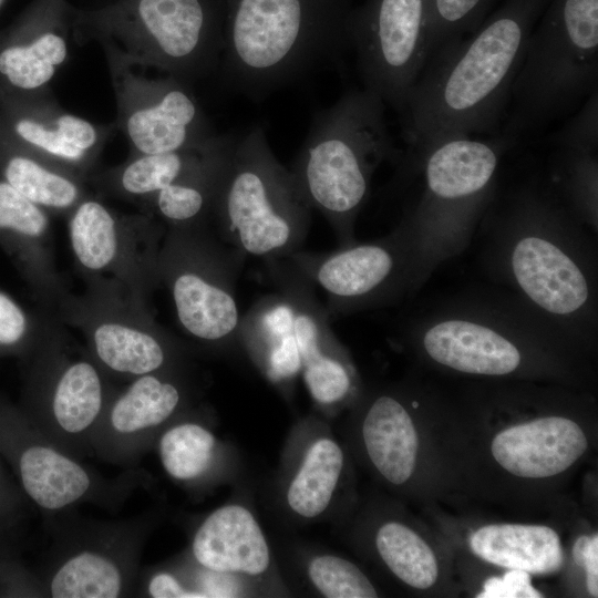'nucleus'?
<instances>
[{
    "label": "nucleus",
    "mask_w": 598,
    "mask_h": 598,
    "mask_svg": "<svg viewBox=\"0 0 598 598\" xmlns=\"http://www.w3.org/2000/svg\"><path fill=\"white\" fill-rule=\"evenodd\" d=\"M470 547L491 564L529 574H551L563 564L557 533L542 525H486L471 535Z\"/></svg>",
    "instance_id": "obj_27"
},
{
    "label": "nucleus",
    "mask_w": 598,
    "mask_h": 598,
    "mask_svg": "<svg viewBox=\"0 0 598 598\" xmlns=\"http://www.w3.org/2000/svg\"><path fill=\"white\" fill-rule=\"evenodd\" d=\"M0 246L49 311L69 291L55 268L50 214L0 176Z\"/></svg>",
    "instance_id": "obj_22"
},
{
    "label": "nucleus",
    "mask_w": 598,
    "mask_h": 598,
    "mask_svg": "<svg viewBox=\"0 0 598 598\" xmlns=\"http://www.w3.org/2000/svg\"><path fill=\"white\" fill-rule=\"evenodd\" d=\"M0 176L50 215H68L87 183L20 142L0 116Z\"/></svg>",
    "instance_id": "obj_26"
},
{
    "label": "nucleus",
    "mask_w": 598,
    "mask_h": 598,
    "mask_svg": "<svg viewBox=\"0 0 598 598\" xmlns=\"http://www.w3.org/2000/svg\"><path fill=\"white\" fill-rule=\"evenodd\" d=\"M353 0H224V84L256 102L350 49Z\"/></svg>",
    "instance_id": "obj_3"
},
{
    "label": "nucleus",
    "mask_w": 598,
    "mask_h": 598,
    "mask_svg": "<svg viewBox=\"0 0 598 598\" xmlns=\"http://www.w3.org/2000/svg\"><path fill=\"white\" fill-rule=\"evenodd\" d=\"M514 144L502 134L455 136L415 152L423 189L398 224L412 255L413 296L440 266L470 247L497 192L502 155Z\"/></svg>",
    "instance_id": "obj_5"
},
{
    "label": "nucleus",
    "mask_w": 598,
    "mask_h": 598,
    "mask_svg": "<svg viewBox=\"0 0 598 598\" xmlns=\"http://www.w3.org/2000/svg\"><path fill=\"white\" fill-rule=\"evenodd\" d=\"M69 239L89 281L115 282L147 298L166 228L148 213L122 214L90 193L66 215Z\"/></svg>",
    "instance_id": "obj_16"
},
{
    "label": "nucleus",
    "mask_w": 598,
    "mask_h": 598,
    "mask_svg": "<svg viewBox=\"0 0 598 598\" xmlns=\"http://www.w3.org/2000/svg\"><path fill=\"white\" fill-rule=\"evenodd\" d=\"M156 450L165 473L174 481L194 484L212 472L217 455V440L204 424L172 421L158 435Z\"/></svg>",
    "instance_id": "obj_30"
},
{
    "label": "nucleus",
    "mask_w": 598,
    "mask_h": 598,
    "mask_svg": "<svg viewBox=\"0 0 598 598\" xmlns=\"http://www.w3.org/2000/svg\"><path fill=\"white\" fill-rule=\"evenodd\" d=\"M192 556L203 568L220 574H264L270 564L266 537L244 506L224 505L197 527L192 540Z\"/></svg>",
    "instance_id": "obj_25"
},
{
    "label": "nucleus",
    "mask_w": 598,
    "mask_h": 598,
    "mask_svg": "<svg viewBox=\"0 0 598 598\" xmlns=\"http://www.w3.org/2000/svg\"><path fill=\"white\" fill-rule=\"evenodd\" d=\"M238 338L265 358L276 380L295 375L301 367L292 309L279 291L259 299L240 318Z\"/></svg>",
    "instance_id": "obj_29"
},
{
    "label": "nucleus",
    "mask_w": 598,
    "mask_h": 598,
    "mask_svg": "<svg viewBox=\"0 0 598 598\" xmlns=\"http://www.w3.org/2000/svg\"><path fill=\"white\" fill-rule=\"evenodd\" d=\"M224 0H112L71 8L72 40L112 48L127 64L153 68L192 84L218 72Z\"/></svg>",
    "instance_id": "obj_7"
},
{
    "label": "nucleus",
    "mask_w": 598,
    "mask_h": 598,
    "mask_svg": "<svg viewBox=\"0 0 598 598\" xmlns=\"http://www.w3.org/2000/svg\"><path fill=\"white\" fill-rule=\"evenodd\" d=\"M551 186L588 228L598 227V158L597 152L559 150Z\"/></svg>",
    "instance_id": "obj_33"
},
{
    "label": "nucleus",
    "mask_w": 598,
    "mask_h": 598,
    "mask_svg": "<svg viewBox=\"0 0 598 598\" xmlns=\"http://www.w3.org/2000/svg\"><path fill=\"white\" fill-rule=\"evenodd\" d=\"M0 116L24 145L87 182L117 131L63 110L53 93L14 96L0 93Z\"/></svg>",
    "instance_id": "obj_21"
},
{
    "label": "nucleus",
    "mask_w": 598,
    "mask_h": 598,
    "mask_svg": "<svg viewBox=\"0 0 598 598\" xmlns=\"http://www.w3.org/2000/svg\"><path fill=\"white\" fill-rule=\"evenodd\" d=\"M501 0H427L426 61L445 45L473 33Z\"/></svg>",
    "instance_id": "obj_35"
},
{
    "label": "nucleus",
    "mask_w": 598,
    "mask_h": 598,
    "mask_svg": "<svg viewBox=\"0 0 598 598\" xmlns=\"http://www.w3.org/2000/svg\"><path fill=\"white\" fill-rule=\"evenodd\" d=\"M235 138L220 134L215 142L202 148L132 155L120 165L95 171L86 183L100 194L141 205L161 189L220 163Z\"/></svg>",
    "instance_id": "obj_23"
},
{
    "label": "nucleus",
    "mask_w": 598,
    "mask_h": 598,
    "mask_svg": "<svg viewBox=\"0 0 598 598\" xmlns=\"http://www.w3.org/2000/svg\"><path fill=\"white\" fill-rule=\"evenodd\" d=\"M587 450V439L574 421L546 416L508 427L494 437L492 454L507 472L527 478L557 475Z\"/></svg>",
    "instance_id": "obj_24"
},
{
    "label": "nucleus",
    "mask_w": 598,
    "mask_h": 598,
    "mask_svg": "<svg viewBox=\"0 0 598 598\" xmlns=\"http://www.w3.org/2000/svg\"><path fill=\"white\" fill-rule=\"evenodd\" d=\"M308 576L317 590L328 598L378 597L368 577L352 563L333 555L313 557Z\"/></svg>",
    "instance_id": "obj_36"
},
{
    "label": "nucleus",
    "mask_w": 598,
    "mask_h": 598,
    "mask_svg": "<svg viewBox=\"0 0 598 598\" xmlns=\"http://www.w3.org/2000/svg\"><path fill=\"white\" fill-rule=\"evenodd\" d=\"M477 233L482 267L493 285L513 292L568 341L594 339L596 236L550 183L530 179L501 196L496 192Z\"/></svg>",
    "instance_id": "obj_1"
},
{
    "label": "nucleus",
    "mask_w": 598,
    "mask_h": 598,
    "mask_svg": "<svg viewBox=\"0 0 598 598\" xmlns=\"http://www.w3.org/2000/svg\"><path fill=\"white\" fill-rule=\"evenodd\" d=\"M87 285L84 295L68 291L54 311L61 323L83 334L86 351L110 379L176 370L179 346L156 323L147 298L115 282Z\"/></svg>",
    "instance_id": "obj_13"
},
{
    "label": "nucleus",
    "mask_w": 598,
    "mask_h": 598,
    "mask_svg": "<svg viewBox=\"0 0 598 598\" xmlns=\"http://www.w3.org/2000/svg\"><path fill=\"white\" fill-rule=\"evenodd\" d=\"M25 361L22 412L69 454L93 456V434L117 388L86 349L69 344L53 319Z\"/></svg>",
    "instance_id": "obj_10"
},
{
    "label": "nucleus",
    "mask_w": 598,
    "mask_h": 598,
    "mask_svg": "<svg viewBox=\"0 0 598 598\" xmlns=\"http://www.w3.org/2000/svg\"><path fill=\"white\" fill-rule=\"evenodd\" d=\"M426 13L427 0H365L349 18L362 89L400 114L426 63Z\"/></svg>",
    "instance_id": "obj_17"
},
{
    "label": "nucleus",
    "mask_w": 598,
    "mask_h": 598,
    "mask_svg": "<svg viewBox=\"0 0 598 598\" xmlns=\"http://www.w3.org/2000/svg\"><path fill=\"white\" fill-rule=\"evenodd\" d=\"M4 2H6V0H0V10L3 7Z\"/></svg>",
    "instance_id": "obj_42"
},
{
    "label": "nucleus",
    "mask_w": 598,
    "mask_h": 598,
    "mask_svg": "<svg viewBox=\"0 0 598 598\" xmlns=\"http://www.w3.org/2000/svg\"><path fill=\"white\" fill-rule=\"evenodd\" d=\"M550 0H503L471 34L425 63L402 116L410 146L499 134L532 31Z\"/></svg>",
    "instance_id": "obj_2"
},
{
    "label": "nucleus",
    "mask_w": 598,
    "mask_h": 598,
    "mask_svg": "<svg viewBox=\"0 0 598 598\" xmlns=\"http://www.w3.org/2000/svg\"><path fill=\"white\" fill-rule=\"evenodd\" d=\"M598 0H550L528 39L499 134L516 141L597 91Z\"/></svg>",
    "instance_id": "obj_9"
},
{
    "label": "nucleus",
    "mask_w": 598,
    "mask_h": 598,
    "mask_svg": "<svg viewBox=\"0 0 598 598\" xmlns=\"http://www.w3.org/2000/svg\"><path fill=\"white\" fill-rule=\"evenodd\" d=\"M587 589L592 597L598 596V535L591 537L588 553L585 557Z\"/></svg>",
    "instance_id": "obj_40"
},
{
    "label": "nucleus",
    "mask_w": 598,
    "mask_h": 598,
    "mask_svg": "<svg viewBox=\"0 0 598 598\" xmlns=\"http://www.w3.org/2000/svg\"><path fill=\"white\" fill-rule=\"evenodd\" d=\"M116 103V127L130 156L202 148L217 134L190 84L177 78L135 73L110 47H102Z\"/></svg>",
    "instance_id": "obj_15"
},
{
    "label": "nucleus",
    "mask_w": 598,
    "mask_h": 598,
    "mask_svg": "<svg viewBox=\"0 0 598 598\" xmlns=\"http://www.w3.org/2000/svg\"><path fill=\"white\" fill-rule=\"evenodd\" d=\"M478 598H539L543 595L530 584L529 573L511 569L502 578L491 577Z\"/></svg>",
    "instance_id": "obj_39"
},
{
    "label": "nucleus",
    "mask_w": 598,
    "mask_h": 598,
    "mask_svg": "<svg viewBox=\"0 0 598 598\" xmlns=\"http://www.w3.org/2000/svg\"><path fill=\"white\" fill-rule=\"evenodd\" d=\"M367 453L381 475L394 485L406 482L415 466L417 434L399 399L382 394L370 405L362 425Z\"/></svg>",
    "instance_id": "obj_28"
},
{
    "label": "nucleus",
    "mask_w": 598,
    "mask_h": 598,
    "mask_svg": "<svg viewBox=\"0 0 598 598\" xmlns=\"http://www.w3.org/2000/svg\"><path fill=\"white\" fill-rule=\"evenodd\" d=\"M375 544L385 565L406 585L425 589L436 581L437 563L432 549L403 524L390 522L382 525Z\"/></svg>",
    "instance_id": "obj_34"
},
{
    "label": "nucleus",
    "mask_w": 598,
    "mask_h": 598,
    "mask_svg": "<svg viewBox=\"0 0 598 598\" xmlns=\"http://www.w3.org/2000/svg\"><path fill=\"white\" fill-rule=\"evenodd\" d=\"M311 207L290 169L279 163L266 128L237 136L217 176L209 224L244 258H288L308 235Z\"/></svg>",
    "instance_id": "obj_8"
},
{
    "label": "nucleus",
    "mask_w": 598,
    "mask_h": 598,
    "mask_svg": "<svg viewBox=\"0 0 598 598\" xmlns=\"http://www.w3.org/2000/svg\"><path fill=\"white\" fill-rule=\"evenodd\" d=\"M590 543L591 537L580 536L574 544L573 558L574 561L580 567H584L585 557L588 553Z\"/></svg>",
    "instance_id": "obj_41"
},
{
    "label": "nucleus",
    "mask_w": 598,
    "mask_h": 598,
    "mask_svg": "<svg viewBox=\"0 0 598 598\" xmlns=\"http://www.w3.org/2000/svg\"><path fill=\"white\" fill-rule=\"evenodd\" d=\"M0 454L11 465L27 498L45 518L92 504L118 511L142 484L128 468L107 477L59 447L16 408L0 399Z\"/></svg>",
    "instance_id": "obj_14"
},
{
    "label": "nucleus",
    "mask_w": 598,
    "mask_h": 598,
    "mask_svg": "<svg viewBox=\"0 0 598 598\" xmlns=\"http://www.w3.org/2000/svg\"><path fill=\"white\" fill-rule=\"evenodd\" d=\"M186 402L176 370L144 374L116 389L92 437V455L133 467Z\"/></svg>",
    "instance_id": "obj_19"
},
{
    "label": "nucleus",
    "mask_w": 598,
    "mask_h": 598,
    "mask_svg": "<svg viewBox=\"0 0 598 598\" xmlns=\"http://www.w3.org/2000/svg\"><path fill=\"white\" fill-rule=\"evenodd\" d=\"M343 467V452L331 439L317 440L292 478L287 503L303 518H313L329 506Z\"/></svg>",
    "instance_id": "obj_31"
},
{
    "label": "nucleus",
    "mask_w": 598,
    "mask_h": 598,
    "mask_svg": "<svg viewBox=\"0 0 598 598\" xmlns=\"http://www.w3.org/2000/svg\"><path fill=\"white\" fill-rule=\"evenodd\" d=\"M549 140L558 150L597 152L598 92H592L573 117L554 132Z\"/></svg>",
    "instance_id": "obj_37"
},
{
    "label": "nucleus",
    "mask_w": 598,
    "mask_h": 598,
    "mask_svg": "<svg viewBox=\"0 0 598 598\" xmlns=\"http://www.w3.org/2000/svg\"><path fill=\"white\" fill-rule=\"evenodd\" d=\"M384 111V102L374 93L346 91L334 104L315 113L290 169L301 195L328 220L340 247L357 243L355 221L378 167L403 157Z\"/></svg>",
    "instance_id": "obj_4"
},
{
    "label": "nucleus",
    "mask_w": 598,
    "mask_h": 598,
    "mask_svg": "<svg viewBox=\"0 0 598 598\" xmlns=\"http://www.w3.org/2000/svg\"><path fill=\"white\" fill-rule=\"evenodd\" d=\"M47 520L52 545L39 576L45 597L118 598L136 592L154 513L99 520L72 511Z\"/></svg>",
    "instance_id": "obj_12"
},
{
    "label": "nucleus",
    "mask_w": 598,
    "mask_h": 598,
    "mask_svg": "<svg viewBox=\"0 0 598 598\" xmlns=\"http://www.w3.org/2000/svg\"><path fill=\"white\" fill-rule=\"evenodd\" d=\"M69 0H32L0 31V93L40 96L70 56Z\"/></svg>",
    "instance_id": "obj_20"
},
{
    "label": "nucleus",
    "mask_w": 598,
    "mask_h": 598,
    "mask_svg": "<svg viewBox=\"0 0 598 598\" xmlns=\"http://www.w3.org/2000/svg\"><path fill=\"white\" fill-rule=\"evenodd\" d=\"M244 260L209 224L166 227L157 285L168 289L181 328L197 342L220 347L238 338L236 283Z\"/></svg>",
    "instance_id": "obj_11"
},
{
    "label": "nucleus",
    "mask_w": 598,
    "mask_h": 598,
    "mask_svg": "<svg viewBox=\"0 0 598 598\" xmlns=\"http://www.w3.org/2000/svg\"><path fill=\"white\" fill-rule=\"evenodd\" d=\"M288 259L328 295L330 318L389 306L413 296V260L403 230L327 254L298 251Z\"/></svg>",
    "instance_id": "obj_18"
},
{
    "label": "nucleus",
    "mask_w": 598,
    "mask_h": 598,
    "mask_svg": "<svg viewBox=\"0 0 598 598\" xmlns=\"http://www.w3.org/2000/svg\"><path fill=\"white\" fill-rule=\"evenodd\" d=\"M434 363L485 377H506L526 358L568 340L517 296L496 285L456 292L405 326Z\"/></svg>",
    "instance_id": "obj_6"
},
{
    "label": "nucleus",
    "mask_w": 598,
    "mask_h": 598,
    "mask_svg": "<svg viewBox=\"0 0 598 598\" xmlns=\"http://www.w3.org/2000/svg\"><path fill=\"white\" fill-rule=\"evenodd\" d=\"M28 504L30 501L20 486L12 483L0 463V536L12 534Z\"/></svg>",
    "instance_id": "obj_38"
},
{
    "label": "nucleus",
    "mask_w": 598,
    "mask_h": 598,
    "mask_svg": "<svg viewBox=\"0 0 598 598\" xmlns=\"http://www.w3.org/2000/svg\"><path fill=\"white\" fill-rule=\"evenodd\" d=\"M228 154L214 167L174 183L145 199L141 204L143 212L152 214L166 227L209 224L217 176Z\"/></svg>",
    "instance_id": "obj_32"
}]
</instances>
